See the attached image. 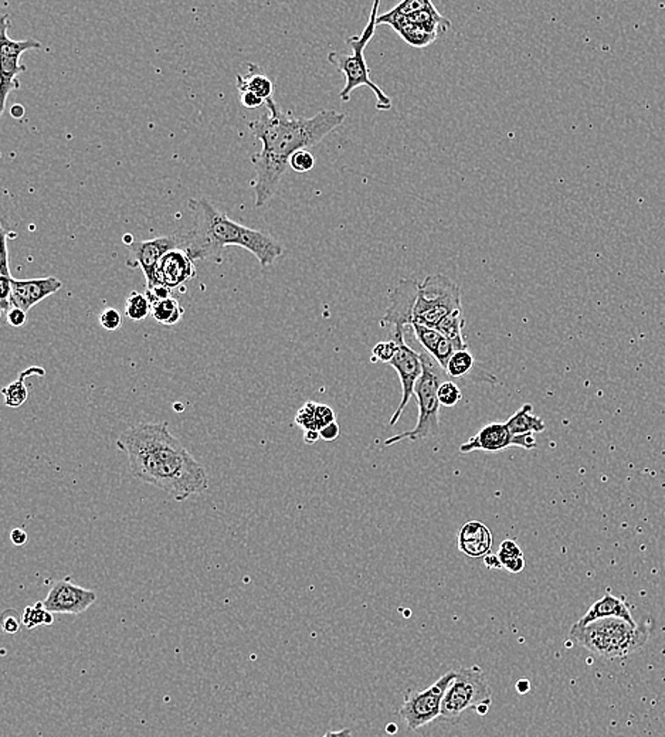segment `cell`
<instances>
[{
	"label": "cell",
	"instance_id": "6da1fadb",
	"mask_svg": "<svg viewBox=\"0 0 665 737\" xmlns=\"http://www.w3.org/2000/svg\"><path fill=\"white\" fill-rule=\"evenodd\" d=\"M266 109L261 118L249 122L250 132L261 142V151L252 156L256 169L252 184L256 207L264 206L276 194L295 152L319 144L347 119L344 112L335 109H322L311 118L292 117L274 99L266 101Z\"/></svg>",
	"mask_w": 665,
	"mask_h": 737
},
{
	"label": "cell",
	"instance_id": "7a4b0ae2",
	"mask_svg": "<svg viewBox=\"0 0 665 737\" xmlns=\"http://www.w3.org/2000/svg\"><path fill=\"white\" fill-rule=\"evenodd\" d=\"M117 449L127 454L138 481L157 487L175 501H186L209 488L206 469L172 436L166 423H139L125 430Z\"/></svg>",
	"mask_w": 665,
	"mask_h": 737
},
{
	"label": "cell",
	"instance_id": "3957f363",
	"mask_svg": "<svg viewBox=\"0 0 665 737\" xmlns=\"http://www.w3.org/2000/svg\"><path fill=\"white\" fill-rule=\"evenodd\" d=\"M190 207L194 210L195 226L186 233L185 251L194 261L214 259L220 262L227 246H239L252 252L260 266L267 269L284 254V247L274 237L236 223L204 197L190 202Z\"/></svg>",
	"mask_w": 665,
	"mask_h": 737
},
{
	"label": "cell",
	"instance_id": "277c9868",
	"mask_svg": "<svg viewBox=\"0 0 665 737\" xmlns=\"http://www.w3.org/2000/svg\"><path fill=\"white\" fill-rule=\"evenodd\" d=\"M570 637L596 656L614 659L626 658L646 646L649 631L644 626L612 617L597 619L584 627L574 624L570 628Z\"/></svg>",
	"mask_w": 665,
	"mask_h": 737
},
{
	"label": "cell",
	"instance_id": "5b68a950",
	"mask_svg": "<svg viewBox=\"0 0 665 737\" xmlns=\"http://www.w3.org/2000/svg\"><path fill=\"white\" fill-rule=\"evenodd\" d=\"M380 2L376 0L372 6L369 22L365 26L364 32L359 36H352L347 39V46H351L352 54L345 52H332L328 54V61L334 64L345 76V87L342 89L339 99L344 102L351 99L352 92L359 87H367L374 91L376 97V109L379 111H389L392 109V99L385 94L384 90L376 86L371 79V72L366 66L365 60V49L371 43L376 32L377 19H379Z\"/></svg>",
	"mask_w": 665,
	"mask_h": 737
},
{
	"label": "cell",
	"instance_id": "8992f818",
	"mask_svg": "<svg viewBox=\"0 0 665 737\" xmlns=\"http://www.w3.org/2000/svg\"><path fill=\"white\" fill-rule=\"evenodd\" d=\"M420 357L423 364V374L414 387V397H416L417 407H419L416 427L410 431H404L392 439H387L385 441L386 446H394L404 439L416 442L439 434L440 407H442L439 402V387L442 386V372L444 371L427 352L420 354Z\"/></svg>",
	"mask_w": 665,
	"mask_h": 737
},
{
	"label": "cell",
	"instance_id": "52a82bcc",
	"mask_svg": "<svg viewBox=\"0 0 665 737\" xmlns=\"http://www.w3.org/2000/svg\"><path fill=\"white\" fill-rule=\"evenodd\" d=\"M459 309H462L461 292L449 277L432 274L419 282L413 324L436 329L442 319Z\"/></svg>",
	"mask_w": 665,
	"mask_h": 737
},
{
	"label": "cell",
	"instance_id": "ba28073f",
	"mask_svg": "<svg viewBox=\"0 0 665 737\" xmlns=\"http://www.w3.org/2000/svg\"><path fill=\"white\" fill-rule=\"evenodd\" d=\"M491 704V689L482 669L480 666L460 668L442 699L440 718L452 721L469 709L475 711L480 704Z\"/></svg>",
	"mask_w": 665,
	"mask_h": 737
},
{
	"label": "cell",
	"instance_id": "9c48e42d",
	"mask_svg": "<svg viewBox=\"0 0 665 737\" xmlns=\"http://www.w3.org/2000/svg\"><path fill=\"white\" fill-rule=\"evenodd\" d=\"M10 27L9 14H0V77H2V109H6L9 94L22 87L19 74L26 71V66L20 62V57L27 50L42 49V43L34 39L12 40L7 36Z\"/></svg>",
	"mask_w": 665,
	"mask_h": 737
},
{
	"label": "cell",
	"instance_id": "30bf717a",
	"mask_svg": "<svg viewBox=\"0 0 665 737\" xmlns=\"http://www.w3.org/2000/svg\"><path fill=\"white\" fill-rule=\"evenodd\" d=\"M454 678L456 671H449L436 684H432L424 691L410 692L407 694L399 713L406 722L409 731H417L439 718L442 714V699L446 696L447 689Z\"/></svg>",
	"mask_w": 665,
	"mask_h": 737
},
{
	"label": "cell",
	"instance_id": "8fae6325",
	"mask_svg": "<svg viewBox=\"0 0 665 737\" xmlns=\"http://www.w3.org/2000/svg\"><path fill=\"white\" fill-rule=\"evenodd\" d=\"M187 244V234H171V236L155 237L151 240H135L128 247L127 266L129 269H141L144 272L147 288L157 284V269L167 252L172 250H185Z\"/></svg>",
	"mask_w": 665,
	"mask_h": 737
},
{
	"label": "cell",
	"instance_id": "7c38bea8",
	"mask_svg": "<svg viewBox=\"0 0 665 737\" xmlns=\"http://www.w3.org/2000/svg\"><path fill=\"white\" fill-rule=\"evenodd\" d=\"M394 341H396L397 351L389 364L399 374L400 383H402V399H400L396 411L390 419V427L396 426L399 423L400 417L404 414L410 399L414 396V387H416L417 382L423 374L422 357L412 347L407 346L406 342H404V332L394 334Z\"/></svg>",
	"mask_w": 665,
	"mask_h": 737
},
{
	"label": "cell",
	"instance_id": "4fadbf2b",
	"mask_svg": "<svg viewBox=\"0 0 665 737\" xmlns=\"http://www.w3.org/2000/svg\"><path fill=\"white\" fill-rule=\"evenodd\" d=\"M419 295V281L404 279L397 282L389 295V307L386 314L380 318L382 328L394 329V334H402L406 326L414 322V307Z\"/></svg>",
	"mask_w": 665,
	"mask_h": 737
},
{
	"label": "cell",
	"instance_id": "5bb4252c",
	"mask_svg": "<svg viewBox=\"0 0 665 737\" xmlns=\"http://www.w3.org/2000/svg\"><path fill=\"white\" fill-rule=\"evenodd\" d=\"M519 447V449H537V439L532 434L514 436L505 423H491L482 427L479 433L460 447L461 454L474 451L499 452L502 449Z\"/></svg>",
	"mask_w": 665,
	"mask_h": 737
},
{
	"label": "cell",
	"instance_id": "9a60e30c",
	"mask_svg": "<svg viewBox=\"0 0 665 737\" xmlns=\"http://www.w3.org/2000/svg\"><path fill=\"white\" fill-rule=\"evenodd\" d=\"M95 600H97V594L92 590L76 586L67 577L66 581H56L52 584L43 603L50 613L79 616L87 611L95 603Z\"/></svg>",
	"mask_w": 665,
	"mask_h": 737
},
{
	"label": "cell",
	"instance_id": "2e32d148",
	"mask_svg": "<svg viewBox=\"0 0 665 737\" xmlns=\"http://www.w3.org/2000/svg\"><path fill=\"white\" fill-rule=\"evenodd\" d=\"M62 288V282L56 277L33 279H12V307L29 312L37 304L49 298Z\"/></svg>",
	"mask_w": 665,
	"mask_h": 737
},
{
	"label": "cell",
	"instance_id": "e0dca14e",
	"mask_svg": "<svg viewBox=\"0 0 665 737\" xmlns=\"http://www.w3.org/2000/svg\"><path fill=\"white\" fill-rule=\"evenodd\" d=\"M195 277H196L195 261L182 249L167 252L157 269V284H162L171 289L184 286Z\"/></svg>",
	"mask_w": 665,
	"mask_h": 737
},
{
	"label": "cell",
	"instance_id": "ac0fdd59",
	"mask_svg": "<svg viewBox=\"0 0 665 737\" xmlns=\"http://www.w3.org/2000/svg\"><path fill=\"white\" fill-rule=\"evenodd\" d=\"M457 547L467 557H482L491 553L492 534L482 522L470 521L460 529Z\"/></svg>",
	"mask_w": 665,
	"mask_h": 737
},
{
	"label": "cell",
	"instance_id": "d6986e66",
	"mask_svg": "<svg viewBox=\"0 0 665 737\" xmlns=\"http://www.w3.org/2000/svg\"><path fill=\"white\" fill-rule=\"evenodd\" d=\"M412 329L419 344L424 347V351L439 364L442 371L446 372L450 359L457 352L456 345L446 338L442 332L424 326V325L413 324Z\"/></svg>",
	"mask_w": 665,
	"mask_h": 737
},
{
	"label": "cell",
	"instance_id": "ffe728a7",
	"mask_svg": "<svg viewBox=\"0 0 665 737\" xmlns=\"http://www.w3.org/2000/svg\"><path fill=\"white\" fill-rule=\"evenodd\" d=\"M612 617L626 619L632 624L636 623L626 601L607 591L602 599L597 600L596 603L587 609L586 614L577 621L576 626H587L597 619H612Z\"/></svg>",
	"mask_w": 665,
	"mask_h": 737
},
{
	"label": "cell",
	"instance_id": "44dd1931",
	"mask_svg": "<svg viewBox=\"0 0 665 737\" xmlns=\"http://www.w3.org/2000/svg\"><path fill=\"white\" fill-rule=\"evenodd\" d=\"M236 86L240 94L242 92H252L264 101L274 99V91H276L274 81L269 76H266L257 64H249V71L244 76L237 74Z\"/></svg>",
	"mask_w": 665,
	"mask_h": 737
},
{
	"label": "cell",
	"instance_id": "7402d4cb",
	"mask_svg": "<svg viewBox=\"0 0 665 737\" xmlns=\"http://www.w3.org/2000/svg\"><path fill=\"white\" fill-rule=\"evenodd\" d=\"M532 404H524L517 413L507 420V427L514 436H527V434L544 433V420L532 414Z\"/></svg>",
	"mask_w": 665,
	"mask_h": 737
},
{
	"label": "cell",
	"instance_id": "603a6c76",
	"mask_svg": "<svg viewBox=\"0 0 665 737\" xmlns=\"http://www.w3.org/2000/svg\"><path fill=\"white\" fill-rule=\"evenodd\" d=\"M43 377L46 374L43 367L33 366L29 367L27 371L20 373L19 379L14 383L7 384L6 387L2 389V393L5 396V404L10 409H17V407L24 406L29 397V387L26 384L27 377L33 376Z\"/></svg>",
	"mask_w": 665,
	"mask_h": 737
},
{
	"label": "cell",
	"instance_id": "cb8c5ba5",
	"mask_svg": "<svg viewBox=\"0 0 665 737\" xmlns=\"http://www.w3.org/2000/svg\"><path fill=\"white\" fill-rule=\"evenodd\" d=\"M464 328H466V318H464L462 309L452 312L436 326L437 331L442 332L446 338H449L452 344L456 345L457 351L469 349V344H467L466 338L462 335V329Z\"/></svg>",
	"mask_w": 665,
	"mask_h": 737
},
{
	"label": "cell",
	"instance_id": "d4e9b609",
	"mask_svg": "<svg viewBox=\"0 0 665 737\" xmlns=\"http://www.w3.org/2000/svg\"><path fill=\"white\" fill-rule=\"evenodd\" d=\"M151 315L159 324L165 326H174L184 318L185 309L179 301L172 297V298L152 305Z\"/></svg>",
	"mask_w": 665,
	"mask_h": 737
},
{
	"label": "cell",
	"instance_id": "484cf974",
	"mask_svg": "<svg viewBox=\"0 0 665 737\" xmlns=\"http://www.w3.org/2000/svg\"><path fill=\"white\" fill-rule=\"evenodd\" d=\"M396 32L404 37V42L413 47H427L437 39V34L430 33L419 24H412L409 17L402 26L397 27Z\"/></svg>",
	"mask_w": 665,
	"mask_h": 737
},
{
	"label": "cell",
	"instance_id": "4316f807",
	"mask_svg": "<svg viewBox=\"0 0 665 737\" xmlns=\"http://www.w3.org/2000/svg\"><path fill=\"white\" fill-rule=\"evenodd\" d=\"M22 623L27 629H34L37 627L52 626L54 623V616L44 607L43 601H37L33 606H27L22 613Z\"/></svg>",
	"mask_w": 665,
	"mask_h": 737
},
{
	"label": "cell",
	"instance_id": "83f0119b",
	"mask_svg": "<svg viewBox=\"0 0 665 737\" xmlns=\"http://www.w3.org/2000/svg\"><path fill=\"white\" fill-rule=\"evenodd\" d=\"M474 366V356H472L469 349L457 351L456 354H452L449 364H447L446 373L447 376L452 377V379H464V377L471 373Z\"/></svg>",
	"mask_w": 665,
	"mask_h": 737
},
{
	"label": "cell",
	"instance_id": "f1b7e54d",
	"mask_svg": "<svg viewBox=\"0 0 665 737\" xmlns=\"http://www.w3.org/2000/svg\"><path fill=\"white\" fill-rule=\"evenodd\" d=\"M125 314L131 321L141 322L152 314L151 302L144 292L132 291L127 298Z\"/></svg>",
	"mask_w": 665,
	"mask_h": 737
},
{
	"label": "cell",
	"instance_id": "f546056e",
	"mask_svg": "<svg viewBox=\"0 0 665 737\" xmlns=\"http://www.w3.org/2000/svg\"><path fill=\"white\" fill-rule=\"evenodd\" d=\"M461 399L462 393L459 384L451 381L442 382V386L439 387V402L442 406L451 409L457 406Z\"/></svg>",
	"mask_w": 665,
	"mask_h": 737
},
{
	"label": "cell",
	"instance_id": "4dcf8cb0",
	"mask_svg": "<svg viewBox=\"0 0 665 737\" xmlns=\"http://www.w3.org/2000/svg\"><path fill=\"white\" fill-rule=\"evenodd\" d=\"M317 404L318 403H314V402L305 403L295 416V423L302 427L305 431L307 430H317L318 431V427H317Z\"/></svg>",
	"mask_w": 665,
	"mask_h": 737
},
{
	"label": "cell",
	"instance_id": "1f68e13d",
	"mask_svg": "<svg viewBox=\"0 0 665 737\" xmlns=\"http://www.w3.org/2000/svg\"><path fill=\"white\" fill-rule=\"evenodd\" d=\"M397 351V344L396 341H384L379 342V344L375 345L374 349H372V357L371 362L376 364V362H382V364H390V361L394 359V354H396Z\"/></svg>",
	"mask_w": 665,
	"mask_h": 737
},
{
	"label": "cell",
	"instance_id": "d6a6232c",
	"mask_svg": "<svg viewBox=\"0 0 665 737\" xmlns=\"http://www.w3.org/2000/svg\"><path fill=\"white\" fill-rule=\"evenodd\" d=\"M290 166L299 174H307L312 171L315 166V157L309 149H302V151L295 152L290 159Z\"/></svg>",
	"mask_w": 665,
	"mask_h": 737
},
{
	"label": "cell",
	"instance_id": "836d02e7",
	"mask_svg": "<svg viewBox=\"0 0 665 737\" xmlns=\"http://www.w3.org/2000/svg\"><path fill=\"white\" fill-rule=\"evenodd\" d=\"M99 322L105 331H119L122 326V315L119 309L107 308L100 314Z\"/></svg>",
	"mask_w": 665,
	"mask_h": 737
},
{
	"label": "cell",
	"instance_id": "e575fe53",
	"mask_svg": "<svg viewBox=\"0 0 665 737\" xmlns=\"http://www.w3.org/2000/svg\"><path fill=\"white\" fill-rule=\"evenodd\" d=\"M0 231H2V256H0V276L4 277H12L10 274V267H9V250H7V240H9V236H14V231H9L6 230V227L2 224L0 226Z\"/></svg>",
	"mask_w": 665,
	"mask_h": 737
},
{
	"label": "cell",
	"instance_id": "d590c367",
	"mask_svg": "<svg viewBox=\"0 0 665 737\" xmlns=\"http://www.w3.org/2000/svg\"><path fill=\"white\" fill-rule=\"evenodd\" d=\"M22 614L17 613V609H5L2 614V629L6 634H16L22 626Z\"/></svg>",
	"mask_w": 665,
	"mask_h": 737
},
{
	"label": "cell",
	"instance_id": "8d00e7d4",
	"mask_svg": "<svg viewBox=\"0 0 665 737\" xmlns=\"http://www.w3.org/2000/svg\"><path fill=\"white\" fill-rule=\"evenodd\" d=\"M429 5V0H406L394 7V12L404 16L410 17L412 14H417L419 10L424 9Z\"/></svg>",
	"mask_w": 665,
	"mask_h": 737
},
{
	"label": "cell",
	"instance_id": "74e56055",
	"mask_svg": "<svg viewBox=\"0 0 665 737\" xmlns=\"http://www.w3.org/2000/svg\"><path fill=\"white\" fill-rule=\"evenodd\" d=\"M145 295H147V299H149V302H151L152 307V305L157 304V302L172 298V289L162 286V284H157V286H152L149 287V288H147Z\"/></svg>",
	"mask_w": 665,
	"mask_h": 737
},
{
	"label": "cell",
	"instance_id": "f35d334b",
	"mask_svg": "<svg viewBox=\"0 0 665 737\" xmlns=\"http://www.w3.org/2000/svg\"><path fill=\"white\" fill-rule=\"evenodd\" d=\"M499 559H501L502 569L504 571L509 572V573H521L522 571L525 569V559L524 556L522 557H514V556H504V554H499Z\"/></svg>",
	"mask_w": 665,
	"mask_h": 737
},
{
	"label": "cell",
	"instance_id": "ab89813d",
	"mask_svg": "<svg viewBox=\"0 0 665 737\" xmlns=\"http://www.w3.org/2000/svg\"><path fill=\"white\" fill-rule=\"evenodd\" d=\"M334 410L327 406V404H317V427H318V431H321V429H324L325 426L334 423Z\"/></svg>",
	"mask_w": 665,
	"mask_h": 737
},
{
	"label": "cell",
	"instance_id": "60d3db41",
	"mask_svg": "<svg viewBox=\"0 0 665 737\" xmlns=\"http://www.w3.org/2000/svg\"><path fill=\"white\" fill-rule=\"evenodd\" d=\"M6 322L10 326H14V328H22V326L26 325L27 312H24V309L16 308V307H12L6 314Z\"/></svg>",
	"mask_w": 665,
	"mask_h": 737
},
{
	"label": "cell",
	"instance_id": "b9f144b4",
	"mask_svg": "<svg viewBox=\"0 0 665 737\" xmlns=\"http://www.w3.org/2000/svg\"><path fill=\"white\" fill-rule=\"evenodd\" d=\"M240 101H242V107H246V109H259L262 104L266 105L264 99H260L259 96L252 94V92H242V94H240Z\"/></svg>",
	"mask_w": 665,
	"mask_h": 737
},
{
	"label": "cell",
	"instance_id": "7bdbcfd3",
	"mask_svg": "<svg viewBox=\"0 0 665 737\" xmlns=\"http://www.w3.org/2000/svg\"><path fill=\"white\" fill-rule=\"evenodd\" d=\"M499 554H504V556H514V557H522L524 553H522L521 547L518 546V543L515 541H504L499 546Z\"/></svg>",
	"mask_w": 665,
	"mask_h": 737
},
{
	"label": "cell",
	"instance_id": "ee69618b",
	"mask_svg": "<svg viewBox=\"0 0 665 737\" xmlns=\"http://www.w3.org/2000/svg\"><path fill=\"white\" fill-rule=\"evenodd\" d=\"M339 434H341V429L337 426V421L328 424V426H325L324 429H321V431H319V436H321L324 441H334V439L339 437Z\"/></svg>",
	"mask_w": 665,
	"mask_h": 737
},
{
	"label": "cell",
	"instance_id": "f6af8a7d",
	"mask_svg": "<svg viewBox=\"0 0 665 737\" xmlns=\"http://www.w3.org/2000/svg\"><path fill=\"white\" fill-rule=\"evenodd\" d=\"M10 541L14 546H24V544L27 543V534L24 529H14V531L10 532Z\"/></svg>",
	"mask_w": 665,
	"mask_h": 737
},
{
	"label": "cell",
	"instance_id": "bcb514c9",
	"mask_svg": "<svg viewBox=\"0 0 665 737\" xmlns=\"http://www.w3.org/2000/svg\"><path fill=\"white\" fill-rule=\"evenodd\" d=\"M484 563L489 569H502L501 559H499V553L487 554V556L484 557Z\"/></svg>",
	"mask_w": 665,
	"mask_h": 737
},
{
	"label": "cell",
	"instance_id": "7dc6e473",
	"mask_svg": "<svg viewBox=\"0 0 665 737\" xmlns=\"http://www.w3.org/2000/svg\"><path fill=\"white\" fill-rule=\"evenodd\" d=\"M319 439H321V436H319V431H317V430H307L304 433L305 444H309V446H312Z\"/></svg>",
	"mask_w": 665,
	"mask_h": 737
},
{
	"label": "cell",
	"instance_id": "c3c4849f",
	"mask_svg": "<svg viewBox=\"0 0 665 737\" xmlns=\"http://www.w3.org/2000/svg\"><path fill=\"white\" fill-rule=\"evenodd\" d=\"M24 112H26V109H24L22 104L12 105V109H10V115H12V118L14 119L24 118Z\"/></svg>",
	"mask_w": 665,
	"mask_h": 737
},
{
	"label": "cell",
	"instance_id": "681fc988",
	"mask_svg": "<svg viewBox=\"0 0 665 737\" xmlns=\"http://www.w3.org/2000/svg\"><path fill=\"white\" fill-rule=\"evenodd\" d=\"M322 737H352L351 729H342V731L327 732Z\"/></svg>",
	"mask_w": 665,
	"mask_h": 737
},
{
	"label": "cell",
	"instance_id": "f907efd6",
	"mask_svg": "<svg viewBox=\"0 0 665 737\" xmlns=\"http://www.w3.org/2000/svg\"><path fill=\"white\" fill-rule=\"evenodd\" d=\"M531 689V684L527 679H519L518 684H517V691L519 692L521 694H527Z\"/></svg>",
	"mask_w": 665,
	"mask_h": 737
},
{
	"label": "cell",
	"instance_id": "816d5d0a",
	"mask_svg": "<svg viewBox=\"0 0 665 737\" xmlns=\"http://www.w3.org/2000/svg\"><path fill=\"white\" fill-rule=\"evenodd\" d=\"M134 241V237H132L131 234H125V236L122 237V243L127 244L128 247L131 246Z\"/></svg>",
	"mask_w": 665,
	"mask_h": 737
}]
</instances>
